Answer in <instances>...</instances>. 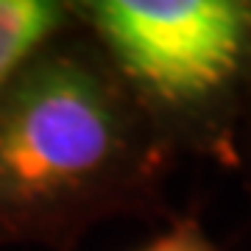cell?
<instances>
[{"label":"cell","instance_id":"3","mask_svg":"<svg viewBox=\"0 0 251 251\" xmlns=\"http://www.w3.org/2000/svg\"><path fill=\"white\" fill-rule=\"evenodd\" d=\"M59 0H0V84L56 25Z\"/></svg>","mask_w":251,"mask_h":251},{"label":"cell","instance_id":"4","mask_svg":"<svg viewBox=\"0 0 251 251\" xmlns=\"http://www.w3.org/2000/svg\"><path fill=\"white\" fill-rule=\"evenodd\" d=\"M145 251H212V246L196 229L181 226V229H173L171 234L159 237L156 243H151Z\"/></svg>","mask_w":251,"mask_h":251},{"label":"cell","instance_id":"1","mask_svg":"<svg viewBox=\"0 0 251 251\" xmlns=\"http://www.w3.org/2000/svg\"><path fill=\"white\" fill-rule=\"evenodd\" d=\"M126 70L171 100L201 98L240 67L249 0H87Z\"/></svg>","mask_w":251,"mask_h":251},{"label":"cell","instance_id":"2","mask_svg":"<svg viewBox=\"0 0 251 251\" xmlns=\"http://www.w3.org/2000/svg\"><path fill=\"white\" fill-rule=\"evenodd\" d=\"M112 145L115 120L98 84L67 64L50 67L0 112V193L53 196L98 171Z\"/></svg>","mask_w":251,"mask_h":251}]
</instances>
